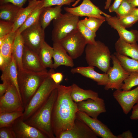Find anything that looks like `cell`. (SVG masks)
<instances>
[{
	"label": "cell",
	"instance_id": "obj_6",
	"mask_svg": "<svg viewBox=\"0 0 138 138\" xmlns=\"http://www.w3.org/2000/svg\"><path fill=\"white\" fill-rule=\"evenodd\" d=\"M79 17L66 12L53 20L52 32L53 42H60L73 31L77 29Z\"/></svg>",
	"mask_w": 138,
	"mask_h": 138
},
{
	"label": "cell",
	"instance_id": "obj_45",
	"mask_svg": "<svg viewBox=\"0 0 138 138\" xmlns=\"http://www.w3.org/2000/svg\"><path fill=\"white\" fill-rule=\"evenodd\" d=\"M130 118L132 120L138 119V103L133 107L131 114Z\"/></svg>",
	"mask_w": 138,
	"mask_h": 138
},
{
	"label": "cell",
	"instance_id": "obj_22",
	"mask_svg": "<svg viewBox=\"0 0 138 138\" xmlns=\"http://www.w3.org/2000/svg\"><path fill=\"white\" fill-rule=\"evenodd\" d=\"M71 86V97L72 100L76 103L89 99L96 100L99 98L98 93L92 90L84 89L74 83Z\"/></svg>",
	"mask_w": 138,
	"mask_h": 138
},
{
	"label": "cell",
	"instance_id": "obj_1",
	"mask_svg": "<svg viewBox=\"0 0 138 138\" xmlns=\"http://www.w3.org/2000/svg\"><path fill=\"white\" fill-rule=\"evenodd\" d=\"M57 89V95L53 107L51 119L52 130L55 138L72 128L79 111L77 103L71 97V85L59 84Z\"/></svg>",
	"mask_w": 138,
	"mask_h": 138
},
{
	"label": "cell",
	"instance_id": "obj_44",
	"mask_svg": "<svg viewBox=\"0 0 138 138\" xmlns=\"http://www.w3.org/2000/svg\"><path fill=\"white\" fill-rule=\"evenodd\" d=\"M123 0H114L112 4L108 8L109 12H115L119 7Z\"/></svg>",
	"mask_w": 138,
	"mask_h": 138
},
{
	"label": "cell",
	"instance_id": "obj_38",
	"mask_svg": "<svg viewBox=\"0 0 138 138\" xmlns=\"http://www.w3.org/2000/svg\"><path fill=\"white\" fill-rule=\"evenodd\" d=\"M14 23L0 20V37L13 32Z\"/></svg>",
	"mask_w": 138,
	"mask_h": 138
},
{
	"label": "cell",
	"instance_id": "obj_23",
	"mask_svg": "<svg viewBox=\"0 0 138 138\" xmlns=\"http://www.w3.org/2000/svg\"><path fill=\"white\" fill-rule=\"evenodd\" d=\"M40 1L29 0L28 5L26 7L20 8L14 22L13 32L16 31L22 25Z\"/></svg>",
	"mask_w": 138,
	"mask_h": 138
},
{
	"label": "cell",
	"instance_id": "obj_2",
	"mask_svg": "<svg viewBox=\"0 0 138 138\" xmlns=\"http://www.w3.org/2000/svg\"><path fill=\"white\" fill-rule=\"evenodd\" d=\"M57 95V88L54 90L46 101L26 120L28 124L35 127L48 138H55L52 130V115Z\"/></svg>",
	"mask_w": 138,
	"mask_h": 138
},
{
	"label": "cell",
	"instance_id": "obj_17",
	"mask_svg": "<svg viewBox=\"0 0 138 138\" xmlns=\"http://www.w3.org/2000/svg\"><path fill=\"white\" fill-rule=\"evenodd\" d=\"M105 17L106 21L108 24L118 32L120 38L125 41L130 43H136L138 41V31L135 30L129 31L120 23L116 16L110 15Z\"/></svg>",
	"mask_w": 138,
	"mask_h": 138
},
{
	"label": "cell",
	"instance_id": "obj_25",
	"mask_svg": "<svg viewBox=\"0 0 138 138\" xmlns=\"http://www.w3.org/2000/svg\"><path fill=\"white\" fill-rule=\"evenodd\" d=\"M18 76L17 67L14 58L12 56L10 63L2 71L1 79L2 81H6L9 83L14 84L16 87L20 96L18 86Z\"/></svg>",
	"mask_w": 138,
	"mask_h": 138
},
{
	"label": "cell",
	"instance_id": "obj_51",
	"mask_svg": "<svg viewBox=\"0 0 138 138\" xmlns=\"http://www.w3.org/2000/svg\"><path fill=\"white\" fill-rule=\"evenodd\" d=\"M112 0H107L105 3V5L104 7V8L105 9H108L110 6Z\"/></svg>",
	"mask_w": 138,
	"mask_h": 138
},
{
	"label": "cell",
	"instance_id": "obj_41",
	"mask_svg": "<svg viewBox=\"0 0 138 138\" xmlns=\"http://www.w3.org/2000/svg\"><path fill=\"white\" fill-rule=\"evenodd\" d=\"M53 69H50L48 71L50 76L56 84H60L63 80V75L61 73L55 72Z\"/></svg>",
	"mask_w": 138,
	"mask_h": 138
},
{
	"label": "cell",
	"instance_id": "obj_34",
	"mask_svg": "<svg viewBox=\"0 0 138 138\" xmlns=\"http://www.w3.org/2000/svg\"><path fill=\"white\" fill-rule=\"evenodd\" d=\"M138 85V73L131 72L124 80L120 89L125 91H129L134 86Z\"/></svg>",
	"mask_w": 138,
	"mask_h": 138
},
{
	"label": "cell",
	"instance_id": "obj_49",
	"mask_svg": "<svg viewBox=\"0 0 138 138\" xmlns=\"http://www.w3.org/2000/svg\"><path fill=\"white\" fill-rule=\"evenodd\" d=\"M130 15L138 16V8H135L129 15Z\"/></svg>",
	"mask_w": 138,
	"mask_h": 138
},
{
	"label": "cell",
	"instance_id": "obj_11",
	"mask_svg": "<svg viewBox=\"0 0 138 138\" xmlns=\"http://www.w3.org/2000/svg\"><path fill=\"white\" fill-rule=\"evenodd\" d=\"M64 10L78 17H93L106 19L105 17L110 16L101 10L90 0H83L79 6L73 7H66Z\"/></svg>",
	"mask_w": 138,
	"mask_h": 138
},
{
	"label": "cell",
	"instance_id": "obj_8",
	"mask_svg": "<svg viewBox=\"0 0 138 138\" xmlns=\"http://www.w3.org/2000/svg\"><path fill=\"white\" fill-rule=\"evenodd\" d=\"M9 84L6 91L0 97V112H23L22 102L17 88L13 84Z\"/></svg>",
	"mask_w": 138,
	"mask_h": 138
},
{
	"label": "cell",
	"instance_id": "obj_31",
	"mask_svg": "<svg viewBox=\"0 0 138 138\" xmlns=\"http://www.w3.org/2000/svg\"><path fill=\"white\" fill-rule=\"evenodd\" d=\"M113 54L126 71L130 72L138 73V60L130 58L128 56L120 55L116 52L114 53Z\"/></svg>",
	"mask_w": 138,
	"mask_h": 138
},
{
	"label": "cell",
	"instance_id": "obj_20",
	"mask_svg": "<svg viewBox=\"0 0 138 138\" xmlns=\"http://www.w3.org/2000/svg\"><path fill=\"white\" fill-rule=\"evenodd\" d=\"M53 47L54 69H56L61 65L72 67L74 66L73 59L68 54L60 42H53Z\"/></svg>",
	"mask_w": 138,
	"mask_h": 138
},
{
	"label": "cell",
	"instance_id": "obj_47",
	"mask_svg": "<svg viewBox=\"0 0 138 138\" xmlns=\"http://www.w3.org/2000/svg\"><path fill=\"white\" fill-rule=\"evenodd\" d=\"M117 138H133L132 133L129 130L123 132L117 136Z\"/></svg>",
	"mask_w": 138,
	"mask_h": 138
},
{
	"label": "cell",
	"instance_id": "obj_18",
	"mask_svg": "<svg viewBox=\"0 0 138 138\" xmlns=\"http://www.w3.org/2000/svg\"><path fill=\"white\" fill-rule=\"evenodd\" d=\"M22 63L24 69L35 72L47 70L43 65L38 54L25 45Z\"/></svg>",
	"mask_w": 138,
	"mask_h": 138
},
{
	"label": "cell",
	"instance_id": "obj_3",
	"mask_svg": "<svg viewBox=\"0 0 138 138\" xmlns=\"http://www.w3.org/2000/svg\"><path fill=\"white\" fill-rule=\"evenodd\" d=\"M48 75L47 70L39 72L18 70V86L24 109Z\"/></svg>",
	"mask_w": 138,
	"mask_h": 138
},
{
	"label": "cell",
	"instance_id": "obj_4",
	"mask_svg": "<svg viewBox=\"0 0 138 138\" xmlns=\"http://www.w3.org/2000/svg\"><path fill=\"white\" fill-rule=\"evenodd\" d=\"M95 44H87L85 49V59L88 66L96 67L105 73L110 67L111 54L109 48L101 42Z\"/></svg>",
	"mask_w": 138,
	"mask_h": 138
},
{
	"label": "cell",
	"instance_id": "obj_24",
	"mask_svg": "<svg viewBox=\"0 0 138 138\" xmlns=\"http://www.w3.org/2000/svg\"><path fill=\"white\" fill-rule=\"evenodd\" d=\"M62 6H56L44 7L40 15L39 22L44 30L50 24L52 20L57 18L62 14Z\"/></svg>",
	"mask_w": 138,
	"mask_h": 138
},
{
	"label": "cell",
	"instance_id": "obj_48",
	"mask_svg": "<svg viewBox=\"0 0 138 138\" xmlns=\"http://www.w3.org/2000/svg\"><path fill=\"white\" fill-rule=\"evenodd\" d=\"M129 2L134 7H138V0H128Z\"/></svg>",
	"mask_w": 138,
	"mask_h": 138
},
{
	"label": "cell",
	"instance_id": "obj_39",
	"mask_svg": "<svg viewBox=\"0 0 138 138\" xmlns=\"http://www.w3.org/2000/svg\"><path fill=\"white\" fill-rule=\"evenodd\" d=\"M43 3L44 7H51L54 5H70L75 0H41Z\"/></svg>",
	"mask_w": 138,
	"mask_h": 138
},
{
	"label": "cell",
	"instance_id": "obj_14",
	"mask_svg": "<svg viewBox=\"0 0 138 138\" xmlns=\"http://www.w3.org/2000/svg\"><path fill=\"white\" fill-rule=\"evenodd\" d=\"M12 127L16 138H48L37 129L25 123L22 116L15 121Z\"/></svg>",
	"mask_w": 138,
	"mask_h": 138
},
{
	"label": "cell",
	"instance_id": "obj_13",
	"mask_svg": "<svg viewBox=\"0 0 138 138\" xmlns=\"http://www.w3.org/2000/svg\"><path fill=\"white\" fill-rule=\"evenodd\" d=\"M113 96L121 106L124 113L127 114L135 104L138 103V86L129 91L116 90L113 93Z\"/></svg>",
	"mask_w": 138,
	"mask_h": 138
},
{
	"label": "cell",
	"instance_id": "obj_50",
	"mask_svg": "<svg viewBox=\"0 0 138 138\" xmlns=\"http://www.w3.org/2000/svg\"><path fill=\"white\" fill-rule=\"evenodd\" d=\"M9 34L5 35L0 37V46H1L4 41L8 37Z\"/></svg>",
	"mask_w": 138,
	"mask_h": 138
},
{
	"label": "cell",
	"instance_id": "obj_12",
	"mask_svg": "<svg viewBox=\"0 0 138 138\" xmlns=\"http://www.w3.org/2000/svg\"><path fill=\"white\" fill-rule=\"evenodd\" d=\"M76 118L86 123L98 136L102 138H117L106 125L97 118H92L79 111L77 112Z\"/></svg>",
	"mask_w": 138,
	"mask_h": 138
},
{
	"label": "cell",
	"instance_id": "obj_15",
	"mask_svg": "<svg viewBox=\"0 0 138 138\" xmlns=\"http://www.w3.org/2000/svg\"><path fill=\"white\" fill-rule=\"evenodd\" d=\"M98 136L85 123L76 118L72 127L62 133L58 138H97Z\"/></svg>",
	"mask_w": 138,
	"mask_h": 138
},
{
	"label": "cell",
	"instance_id": "obj_9",
	"mask_svg": "<svg viewBox=\"0 0 138 138\" xmlns=\"http://www.w3.org/2000/svg\"><path fill=\"white\" fill-rule=\"evenodd\" d=\"M25 45L38 54L45 41L44 30L39 22L28 27L21 33Z\"/></svg>",
	"mask_w": 138,
	"mask_h": 138
},
{
	"label": "cell",
	"instance_id": "obj_10",
	"mask_svg": "<svg viewBox=\"0 0 138 138\" xmlns=\"http://www.w3.org/2000/svg\"><path fill=\"white\" fill-rule=\"evenodd\" d=\"M111 60L113 66L110 67L107 73L108 76L109 80L105 86L104 89L106 90L110 89H120L124 80L131 72L124 68L114 54H111Z\"/></svg>",
	"mask_w": 138,
	"mask_h": 138
},
{
	"label": "cell",
	"instance_id": "obj_29",
	"mask_svg": "<svg viewBox=\"0 0 138 138\" xmlns=\"http://www.w3.org/2000/svg\"><path fill=\"white\" fill-rule=\"evenodd\" d=\"M53 49L45 41L43 43L38 54L40 59L45 68H53L52 58Z\"/></svg>",
	"mask_w": 138,
	"mask_h": 138
},
{
	"label": "cell",
	"instance_id": "obj_32",
	"mask_svg": "<svg viewBox=\"0 0 138 138\" xmlns=\"http://www.w3.org/2000/svg\"><path fill=\"white\" fill-rule=\"evenodd\" d=\"M23 115L21 111L0 112V128L12 126L15 121Z\"/></svg>",
	"mask_w": 138,
	"mask_h": 138
},
{
	"label": "cell",
	"instance_id": "obj_5",
	"mask_svg": "<svg viewBox=\"0 0 138 138\" xmlns=\"http://www.w3.org/2000/svg\"><path fill=\"white\" fill-rule=\"evenodd\" d=\"M49 75L44 80L25 107L22 117L25 120L32 115L46 101L53 91L57 88L56 84Z\"/></svg>",
	"mask_w": 138,
	"mask_h": 138
},
{
	"label": "cell",
	"instance_id": "obj_40",
	"mask_svg": "<svg viewBox=\"0 0 138 138\" xmlns=\"http://www.w3.org/2000/svg\"><path fill=\"white\" fill-rule=\"evenodd\" d=\"M0 138H16L12 126L0 128Z\"/></svg>",
	"mask_w": 138,
	"mask_h": 138
},
{
	"label": "cell",
	"instance_id": "obj_37",
	"mask_svg": "<svg viewBox=\"0 0 138 138\" xmlns=\"http://www.w3.org/2000/svg\"><path fill=\"white\" fill-rule=\"evenodd\" d=\"M120 24L125 28L131 27L138 21V16L128 15L118 18Z\"/></svg>",
	"mask_w": 138,
	"mask_h": 138
},
{
	"label": "cell",
	"instance_id": "obj_16",
	"mask_svg": "<svg viewBox=\"0 0 138 138\" xmlns=\"http://www.w3.org/2000/svg\"><path fill=\"white\" fill-rule=\"evenodd\" d=\"M77 105L79 111L94 118H97L100 114L106 111L104 100L100 98L96 100L89 99L77 103Z\"/></svg>",
	"mask_w": 138,
	"mask_h": 138
},
{
	"label": "cell",
	"instance_id": "obj_43",
	"mask_svg": "<svg viewBox=\"0 0 138 138\" xmlns=\"http://www.w3.org/2000/svg\"><path fill=\"white\" fill-rule=\"evenodd\" d=\"M11 61L6 59L0 54V68L2 72L10 64Z\"/></svg>",
	"mask_w": 138,
	"mask_h": 138
},
{
	"label": "cell",
	"instance_id": "obj_19",
	"mask_svg": "<svg viewBox=\"0 0 138 138\" xmlns=\"http://www.w3.org/2000/svg\"><path fill=\"white\" fill-rule=\"evenodd\" d=\"M95 67L88 66L87 67L79 66L72 68L71 72L77 73L89 78L97 82L99 85L105 86L107 84L109 77L107 73L100 74L94 70Z\"/></svg>",
	"mask_w": 138,
	"mask_h": 138
},
{
	"label": "cell",
	"instance_id": "obj_46",
	"mask_svg": "<svg viewBox=\"0 0 138 138\" xmlns=\"http://www.w3.org/2000/svg\"><path fill=\"white\" fill-rule=\"evenodd\" d=\"M3 83L0 84V97L3 95L7 90L9 83L6 81H2Z\"/></svg>",
	"mask_w": 138,
	"mask_h": 138
},
{
	"label": "cell",
	"instance_id": "obj_7",
	"mask_svg": "<svg viewBox=\"0 0 138 138\" xmlns=\"http://www.w3.org/2000/svg\"><path fill=\"white\" fill-rule=\"evenodd\" d=\"M60 42L73 59L82 55L87 44L84 38L77 29L69 33Z\"/></svg>",
	"mask_w": 138,
	"mask_h": 138
},
{
	"label": "cell",
	"instance_id": "obj_26",
	"mask_svg": "<svg viewBox=\"0 0 138 138\" xmlns=\"http://www.w3.org/2000/svg\"><path fill=\"white\" fill-rule=\"evenodd\" d=\"M24 45V40L21 35L20 34L16 36L13 45L12 56L15 60L19 71L24 70L22 59Z\"/></svg>",
	"mask_w": 138,
	"mask_h": 138
},
{
	"label": "cell",
	"instance_id": "obj_21",
	"mask_svg": "<svg viewBox=\"0 0 138 138\" xmlns=\"http://www.w3.org/2000/svg\"><path fill=\"white\" fill-rule=\"evenodd\" d=\"M115 47L117 53L138 60V45L137 42L128 43L119 38L115 43Z\"/></svg>",
	"mask_w": 138,
	"mask_h": 138
},
{
	"label": "cell",
	"instance_id": "obj_42",
	"mask_svg": "<svg viewBox=\"0 0 138 138\" xmlns=\"http://www.w3.org/2000/svg\"><path fill=\"white\" fill-rule=\"evenodd\" d=\"M27 0H0V5L10 3L20 8H21Z\"/></svg>",
	"mask_w": 138,
	"mask_h": 138
},
{
	"label": "cell",
	"instance_id": "obj_36",
	"mask_svg": "<svg viewBox=\"0 0 138 138\" xmlns=\"http://www.w3.org/2000/svg\"><path fill=\"white\" fill-rule=\"evenodd\" d=\"M135 8L129 3L128 0H123L121 4L115 12L117 18L129 15Z\"/></svg>",
	"mask_w": 138,
	"mask_h": 138
},
{
	"label": "cell",
	"instance_id": "obj_33",
	"mask_svg": "<svg viewBox=\"0 0 138 138\" xmlns=\"http://www.w3.org/2000/svg\"><path fill=\"white\" fill-rule=\"evenodd\" d=\"M77 29L84 38L87 44H95L96 41L95 38L96 37L95 32L86 26L80 20L79 21Z\"/></svg>",
	"mask_w": 138,
	"mask_h": 138
},
{
	"label": "cell",
	"instance_id": "obj_30",
	"mask_svg": "<svg viewBox=\"0 0 138 138\" xmlns=\"http://www.w3.org/2000/svg\"><path fill=\"white\" fill-rule=\"evenodd\" d=\"M17 36L16 31L12 32L0 46V54L6 59L11 61L12 48L14 40Z\"/></svg>",
	"mask_w": 138,
	"mask_h": 138
},
{
	"label": "cell",
	"instance_id": "obj_35",
	"mask_svg": "<svg viewBox=\"0 0 138 138\" xmlns=\"http://www.w3.org/2000/svg\"><path fill=\"white\" fill-rule=\"evenodd\" d=\"M80 20L86 26L96 32L102 23L106 21V19L90 17L85 18Z\"/></svg>",
	"mask_w": 138,
	"mask_h": 138
},
{
	"label": "cell",
	"instance_id": "obj_28",
	"mask_svg": "<svg viewBox=\"0 0 138 138\" xmlns=\"http://www.w3.org/2000/svg\"><path fill=\"white\" fill-rule=\"evenodd\" d=\"M43 8V3L40 0L34 9L29 16L22 25L16 31L17 36L20 34L25 29L39 21L40 15Z\"/></svg>",
	"mask_w": 138,
	"mask_h": 138
},
{
	"label": "cell",
	"instance_id": "obj_27",
	"mask_svg": "<svg viewBox=\"0 0 138 138\" xmlns=\"http://www.w3.org/2000/svg\"><path fill=\"white\" fill-rule=\"evenodd\" d=\"M20 8L9 3L0 5V20L14 23Z\"/></svg>",
	"mask_w": 138,
	"mask_h": 138
}]
</instances>
